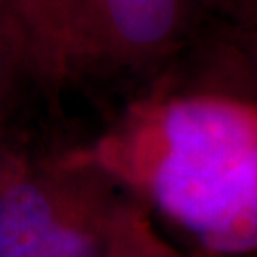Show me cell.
Returning a JSON list of instances; mask_svg holds the SVG:
<instances>
[{
  "mask_svg": "<svg viewBox=\"0 0 257 257\" xmlns=\"http://www.w3.org/2000/svg\"><path fill=\"white\" fill-rule=\"evenodd\" d=\"M92 155L206 251L255 249L257 112L248 99L194 92L143 103Z\"/></svg>",
  "mask_w": 257,
  "mask_h": 257,
  "instance_id": "6da1fadb",
  "label": "cell"
},
{
  "mask_svg": "<svg viewBox=\"0 0 257 257\" xmlns=\"http://www.w3.org/2000/svg\"><path fill=\"white\" fill-rule=\"evenodd\" d=\"M93 155L18 170L0 189V257H107L132 204Z\"/></svg>",
  "mask_w": 257,
  "mask_h": 257,
  "instance_id": "7a4b0ae2",
  "label": "cell"
},
{
  "mask_svg": "<svg viewBox=\"0 0 257 257\" xmlns=\"http://www.w3.org/2000/svg\"><path fill=\"white\" fill-rule=\"evenodd\" d=\"M191 0H90L78 71H141L168 55L181 37Z\"/></svg>",
  "mask_w": 257,
  "mask_h": 257,
  "instance_id": "3957f363",
  "label": "cell"
},
{
  "mask_svg": "<svg viewBox=\"0 0 257 257\" xmlns=\"http://www.w3.org/2000/svg\"><path fill=\"white\" fill-rule=\"evenodd\" d=\"M90 0H6L29 73L55 88L78 73L80 42Z\"/></svg>",
  "mask_w": 257,
  "mask_h": 257,
  "instance_id": "277c9868",
  "label": "cell"
},
{
  "mask_svg": "<svg viewBox=\"0 0 257 257\" xmlns=\"http://www.w3.org/2000/svg\"><path fill=\"white\" fill-rule=\"evenodd\" d=\"M107 257H181L156 236L138 206H130Z\"/></svg>",
  "mask_w": 257,
  "mask_h": 257,
  "instance_id": "5b68a950",
  "label": "cell"
},
{
  "mask_svg": "<svg viewBox=\"0 0 257 257\" xmlns=\"http://www.w3.org/2000/svg\"><path fill=\"white\" fill-rule=\"evenodd\" d=\"M23 73H29V67L21 48L8 31L0 27V124L6 118Z\"/></svg>",
  "mask_w": 257,
  "mask_h": 257,
  "instance_id": "8992f818",
  "label": "cell"
},
{
  "mask_svg": "<svg viewBox=\"0 0 257 257\" xmlns=\"http://www.w3.org/2000/svg\"><path fill=\"white\" fill-rule=\"evenodd\" d=\"M21 156L14 155L6 143L2 141V132H0V189L4 187V183L10 179V175L18 170V166L21 164Z\"/></svg>",
  "mask_w": 257,
  "mask_h": 257,
  "instance_id": "52a82bcc",
  "label": "cell"
},
{
  "mask_svg": "<svg viewBox=\"0 0 257 257\" xmlns=\"http://www.w3.org/2000/svg\"><path fill=\"white\" fill-rule=\"evenodd\" d=\"M0 27L4 29V31H8L12 37L16 38V33H14V29H12V23H10V16H8V10H6V0H0ZM16 42H18V38H16ZM19 44V42H18ZM21 48V46H19ZM27 63V61H25Z\"/></svg>",
  "mask_w": 257,
  "mask_h": 257,
  "instance_id": "ba28073f",
  "label": "cell"
}]
</instances>
